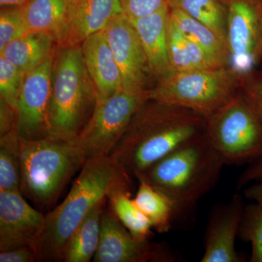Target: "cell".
<instances>
[{"label":"cell","instance_id":"obj_1","mask_svg":"<svg viewBox=\"0 0 262 262\" xmlns=\"http://www.w3.org/2000/svg\"><path fill=\"white\" fill-rule=\"evenodd\" d=\"M206 135V117L187 108L146 99L108 156L137 179L172 151Z\"/></svg>","mask_w":262,"mask_h":262},{"label":"cell","instance_id":"obj_2","mask_svg":"<svg viewBox=\"0 0 262 262\" xmlns=\"http://www.w3.org/2000/svg\"><path fill=\"white\" fill-rule=\"evenodd\" d=\"M131 179L110 156L86 162L67 198L46 214L37 261H64L69 241L90 212L114 192L131 193Z\"/></svg>","mask_w":262,"mask_h":262},{"label":"cell","instance_id":"obj_3","mask_svg":"<svg viewBox=\"0 0 262 262\" xmlns=\"http://www.w3.org/2000/svg\"><path fill=\"white\" fill-rule=\"evenodd\" d=\"M225 161L206 135L172 151L137 179L165 194L175 208V224L192 222L198 203L216 185Z\"/></svg>","mask_w":262,"mask_h":262},{"label":"cell","instance_id":"obj_4","mask_svg":"<svg viewBox=\"0 0 262 262\" xmlns=\"http://www.w3.org/2000/svg\"><path fill=\"white\" fill-rule=\"evenodd\" d=\"M20 190L42 211L52 210L61 192L85 163L77 138H19Z\"/></svg>","mask_w":262,"mask_h":262},{"label":"cell","instance_id":"obj_5","mask_svg":"<svg viewBox=\"0 0 262 262\" xmlns=\"http://www.w3.org/2000/svg\"><path fill=\"white\" fill-rule=\"evenodd\" d=\"M239 76L229 67L172 72L146 93L147 99L210 117L238 93Z\"/></svg>","mask_w":262,"mask_h":262},{"label":"cell","instance_id":"obj_6","mask_svg":"<svg viewBox=\"0 0 262 262\" xmlns=\"http://www.w3.org/2000/svg\"><path fill=\"white\" fill-rule=\"evenodd\" d=\"M87 74L82 48H65L53 66L48 136L77 138L82 132L89 98Z\"/></svg>","mask_w":262,"mask_h":262},{"label":"cell","instance_id":"obj_7","mask_svg":"<svg viewBox=\"0 0 262 262\" xmlns=\"http://www.w3.org/2000/svg\"><path fill=\"white\" fill-rule=\"evenodd\" d=\"M206 137L225 165L251 163L262 155V121L241 90L206 118Z\"/></svg>","mask_w":262,"mask_h":262},{"label":"cell","instance_id":"obj_8","mask_svg":"<svg viewBox=\"0 0 262 262\" xmlns=\"http://www.w3.org/2000/svg\"><path fill=\"white\" fill-rule=\"evenodd\" d=\"M146 99V95L122 89L102 102L96 103L92 116L77 136L85 163L110 155Z\"/></svg>","mask_w":262,"mask_h":262},{"label":"cell","instance_id":"obj_9","mask_svg":"<svg viewBox=\"0 0 262 262\" xmlns=\"http://www.w3.org/2000/svg\"><path fill=\"white\" fill-rule=\"evenodd\" d=\"M227 19L229 67L239 79L260 61L262 0H221Z\"/></svg>","mask_w":262,"mask_h":262},{"label":"cell","instance_id":"obj_10","mask_svg":"<svg viewBox=\"0 0 262 262\" xmlns=\"http://www.w3.org/2000/svg\"><path fill=\"white\" fill-rule=\"evenodd\" d=\"M180 255L168 245L136 241L111 209L103 211L94 262H177Z\"/></svg>","mask_w":262,"mask_h":262},{"label":"cell","instance_id":"obj_11","mask_svg":"<svg viewBox=\"0 0 262 262\" xmlns=\"http://www.w3.org/2000/svg\"><path fill=\"white\" fill-rule=\"evenodd\" d=\"M53 59L26 73L16 108L17 132L20 139L48 137V114L52 93Z\"/></svg>","mask_w":262,"mask_h":262},{"label":"cell","instance_id":"obj_12","mask_svg":"<svg viewBox=\"0 0 262 262\" xmlns=\"http://www.w3.org/2000/svg\"><path fill=\"white\" fill-rule=\"evenodd\" d=\"M104 32L121 72L122 89L146 95V82L151 72L135 27L122 13L108 23Z\"/></svg>","mask_w":262,"mask_h":262},{"label":"cell","instance_id":"obj_13","mask_svg":"<svg viewBox=\"0 0 262 262\" xmlns=\"http://www.w3.org/2000/svg\"><path fill=\"white\" fill-rule=\"evenodd\" d=\"M46 215L33 208L20 191H0V251L35 248Z\"/></svg>","mask_w":262,"mask_h":262},{"label":"cell","instance_id":"obj_14","mask_svg":"<svg viewBox=\"0 0 262 262\" xmlns=\"http://www.w3.org/2000/svg\"><path fill=\"white\" fill-rule=\"evenodd\" d=\"M245 207L244 198L239 194H234L225 204L214 206L207 225L201 262L244 261L236 251L235 239Z\"/></svg>","mask_w":262,"mask_h":262},{"label":"cell","instance_id":"obj_15","mask_svg":"<svg viewBox=\"0 0 262 262\" xmlns=\"http://www.w3.org/2000/svg\"><path fill=\"white\" fill-rule=\"evenodd\" d=\"M122 13L120 0H70L67 24L56 42L62 48L78 46Z\"/></svg>","mask_w":262,"mask_h":262},{"label":"cell","instance_id":"obj_16","mask_svg":"<svg viewBox=\"0 0 262 262\" xmlns=\"http://www.w3.org/2000/svg\"><path fill=\"white\" fill-rule=\"evenodd\" d=\"M81 48L86 71L94 84L96 103L102 102L122 89L121 72L104 30L86 39Z\"/></svg>","mask_w":262,"mask_h":262},{"label":"cell","instance_id":"obj_17","mask_svg":"<svg viewBox=\"0 0 262 262\" xmlns=\"http://www.w3.org/2000/svg\"><path fill=\"white\" fill-rule=\"evenodd\" d=\"M168 16L166 6L149 16L130 20L145 52L151 75L158 82L172 73L167 37Z\"/></svg>","mask_w":262,"mask_h":262},{"label":"cell","instance_id":"obj_18","mask_svg":"<svg viewBox=\"0 0 262 262\" xmlns=\"http://www.w3.org/2000/svg\"><path fill=\"white\" fill-rule=\"evenodd\" d=\"M70 0H30L18 7L27 32L53 34L58 39L63 32Z\"/></svg>","mask_w":262,"mask_h":262},{"label":"cell","instance_id":"obj_19","mask_svg":"<svg viewBox=\"0 0 262 262\" xmlns=\"http://www.w3.org/2000/svg\"><path fill=\"white\" fill-rule=\"evenodd\" d=\"M55 42L56 37L49 33H28L10 42L0 53L27 73L51 59Z\"/></svg>","mask_w":262,"mask_h":262},{"label":"cell","instance_id":"obj_20","mask_svg":"<svg viewBox=\"0 0 262 262\" xmlns=\"http://www.w3.org/2000/svg\"><path fill=\"white\" fill-rule=\"evenodd\" d=\"M167 37L172 72L222 67L198 45L181 32L169 16Z\"/></svg>","mask_w":262,"mask_h":262},{"label":"cell","instance_id":"obj_21","mask_svg":"<svg viewBox=\"0 0 262 262\" xmlns=\"http://www.w3.org/2000/svg\"><path fill=\"white\" fill-rule=\"evenodd\" d=\"M169 17L181 32L198 45L219 65L229 67L228 46L213 29L175 8H169Z\"/></svg>","mask_w":262,"mask_h":262},{"label":"cell","instance_id":"obj_22","mask_svg":"<svg viewBox=\"0 0 262 262\" xmlns=\"http://www.w3.org/2000/svg\"><path fill=\"white\" fill-rule=\"evenodd\" d=\"M104 201L93 208L76 229L65 250L64 261L89 262L97 251Z\"/></svg>","mask_w":262,"mask_h":262},{"label":"cell","instance_id":"obj_23","mask_svg":"<svg viewBox=\"0 0 262 262\" xmlns=\"http://www.w3.org/2000/svg\"><path fill=\"white\" fill-rule=\"evenodd\" d=\"M134 204L151 222L152 228L159 233L168 232L175 225V208L172 201L158 189L144 181L134 199Z\"/></svg>","mask_w":262,"mask_h":262},{"label":"cell","instance_id":"obj_24","mask_svg":"<svg viewBox=\"0 0 262 262\" xmlns=\"http://www.w3.org/2000/svg\"><path fill=\"white\" fill-rule=\"evenodd\" d=\"M131 193L119 191L108 196L110 209L133 237L140 242L152 237V226L144 213L134 204Z\"/></svg>","mask_w":262,"mask_h":262},{"label":"cell","instance_id":"obj_25","mask_svg":"<svg viewBox=\"0 0 262 262\" xmlns=\"http://www.w3.org/2000/svg\"><path fill=\"white\" fill-rule=\"evenodd\" d=\"M168 5L206 24L227 44V19L221 0H169Z\"/></svg>","mask_w":262,"mask_h":262},{"label":"cell","instance_id":"obj_26","mask_svg":"<svg viewBox=\"0 0 262 262\" xmlns=\"http://www.w3.org/2000/svg\"><path fill=\"white\" fill-rule=\"evenodd\" d=\"M20 159L16 127L0 139V191H20Z\"/></svg>","mask_w":262,"mask_h":262},{"label":"cell","instance_id":"obj_27","mask_svg":"<svg viewBox=\"0 0 262 262\" xmlns=\"http://www.w3.org/2000/svg\"><path fill=\"white\" fill-rule=\"evenodd\" d=\"M238 237L251 244L250 262H262V206L246 205Z\"/></svg>","mask_w":262,"mask_h":262},{"label":"cell","instance_id":"obj_28","mask_svg":"<svg viewBox=\"0 0 262 262\" xmlns=\"http://www.w3.org/2000/svg\"><path fill=\"white\" fill-rule=\"evenodd\" d=\"M26 73L5 57L0 56L1 101L16 112L17 103Z\"/></svg>","mask_w":262,"mask_h":262},{"label":"cell","instance_id":"obj_29","mask_svg":"<svg viewBox=\"0 0 262 262\" xmlns=\"http://www.w3.org/2000/svg\"><path fill=\"white\" fill-rule=\"evenodd\" d=\"M28 34L18 7L4 8L0 14V51L10 42Z\"/></svg>","mask_w":262,"mask_h":262},{"label":"cell","instance_id":"obj_30","mask_svg":"<svg viewBox=\"0 0 262 262\" xmlns=\"http://www.w3.org/2000/svg\"><path fill=\"white\" fill-rule=\"evenodd\" d=\"M239 90L262 121V71L255 69L241 77Z\"/></svg>","mask_w":262,"mask_h":262},{"label":"cell","instance_id":"obj_31","mask_svg":"<svg viewBox=\"0 0 262 262\" xmlns=\"http://www.w3.org/2000/svg\"><path fill=\"white\" fill-rule=\"evenodd\" d=\"M122 13L130 20L149 16L169 6V0H120Z\"/></svg>","mask_w":262,"mask_h":262},{"label":"cell","instance_id":"obj_32","mask_svg":"<svg viewBox=\"0 0 262 262\" xmlns=\"http://www.w3.org/2000/svg\"><path fill=\"white\" fill-rule=\"evenodd\" d=\"M32 261H37V251L34 246H21L0 251V262Z\"/></svg>","mask_w":262,"mask_h":262},{"label":"cell","instance_id":"obj_33","mask_svg":"<svg viewBox=\"0 0 262 262\" xmlns=\"http://www.w3.org/2000/svg\"><path fill=\"white\" fill-rule=\"evenodd\" d=\"M262 178V155L249 163L248 168L239 176L237 182V189L246 187L248 184Z\"/></svg>","mask_w":262,"mask_h":262},{"label":"cell","instance_id":"obj_34","mask_svg":"<svg viewBox=\"0 0 262 262\" xmlns=\"http://www.w3.org/2000/svg\"><path fill=\"white\" fill-rule=\"evenodd\" d=\"M244 195L250 201L262 206V178L246 187L244 191Z\"/></svg>","mask_w":262,"mask_h":262},{"label":"cell","instance_id":"obj_35","mask_svg":"<svg viewBox=\"0 0 262 262\" xmlns=\"http://www.w3.org/2000/svg\"><path fill=\"white\" fill-rule=\"evenodd\" d=\"M30 0H0L2 8H15L25 5Z\"/></svg>","mask_w":262,"mask_h":262},{"label":"cell","instance_id":"obj_36","mask_svg":"<svg viewBox=\"0 0 262 262\" xmlns=\"http://www.w3.org/2000/svg\"><path fill=\"white\" fill-rule=\"evenodd\" d=\"M260 61H261V64H262V24H261V40H260Z\"/></svg>","mask_w":262,"mask_h":262}]
</instances>
